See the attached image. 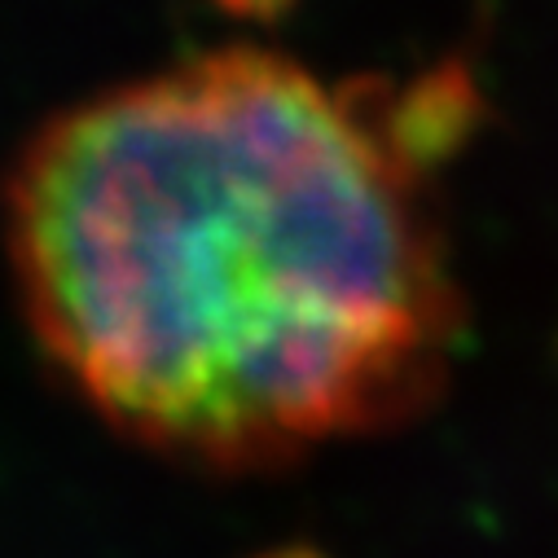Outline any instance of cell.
<instances>
[{"label": "cell", "mask_w": 558, "mask_h": 558, "mask_svg": "<svg viewBox=\"0 0 558 558\" xmlns=\"http://www.w3.org/2000/svg\"><path fill=\"white\" fill-rule=\"evenodd\" d=\"M466 106L449 75L387 93L229 45L58 110L5 181L40 352L207 471L404 427L466 322L432 198Z\"/></svg>", "instance_id": "cell-1"}]
</instances>
